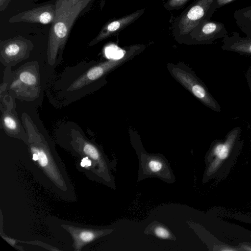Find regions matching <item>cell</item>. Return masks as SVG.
Segmentation results:
<instances>
[{
  "label": "cell",
  "mask_w": 251,
  "mask_h": 251,
  "mask_svg": "<svg viewBox=\"0 0 251 251\" xmlns=\"http://www.w3.org/2000/svg\"><path fill=\"white\" fill-rule=\"evenodd\" d=\"M22 121L27 135L26 144L37 180L58 199L75 201V189L52 140L26 114H22Z\"/></svg>",
  "instance_id": "obj_1"
},
{
  "label": "cell",
  "mask_w": 251,
  "mask_h": 251,
  "mask_svg": "<svg viewBox=\"0 0 251 251\" xmlns=\"http://www.w3.org/2000/svg\"><path fill=\"white\" fill-rule=\"evenodd\" d=\"M65 148L76 157V166L79 171L91 180L116 189L112 171L116 168L117 161L110 160L101 146L79 129H72Z\"/></svg>",
  "instance_id": "obj_2"
},
{
  "label": "cell",
  "mask_w": 251,
  "mask_h": 251,
  "mask_svg": "<svg viewBox=\"0 0 251 251\" xmlns=\"http://www.w3.org/2000/svg\"><path fill=\"white\" fill-rule=\"evenodd\" d=\"M92 0H56L55 15L50 29L47 50L50 65H54L62 50L72 25Z\"/></svg>",
  "instance_id": "obj_3"
},
{
  "label": "cell",
  "mask_w": 251,
  "mask_h": 251,
  "mask_svg": "<svg viewBox=\"0 0 251 251\" xmlns=\"http://www.w3.org/2000/svg\"><path fill=\"white\" fill-rule=\"evenodd\" d=\"M7 82L2 86H8L3 89L14 98L25 100H34L39 97L41 93L40 75L38 64L36 62L27 63L17 70L9 74L7 70Z\"/></svg>",
  "instance_id": "obj_4"
},
{
  "label": "cell",
  "mask_w": 251,
  "mask_h": 251,
  "mask_svg": "<svg viewBox=\"0 0 251 251\" xmlns=\"http://www.w3.org/2000/svg\"><path fill=\"white\" fill-rule=\"evenodd\" d=\"M216 8V0H196L174 21L172 31L176 40L186 43L191 32L199 24L208 20Z\"/></svg>",
  "instance_id": "obj_5"
},
{
  "label": "cell",
  "mask_w": 251,
  "mask_h": 251,
  "mask_svg": "<svg viewBox=\"0 0 251 251\" xmlns=\"http://www.w3.org/2000/svg\"><path fill=\"white\" fill-rule=\"evenodd\" d=\"M139 161L137 183L147 178L155 177L168 184L176 177L167 159L162 154L146 152L139 142H132Z\"/></svg>",
  "instance_id": "obj_6"
},
{
  "label": "cell",
  "mask_w": 251,
  "mask_h": 251,
  "mask_svg": "<svg viewBox=\"0 0 251 251\" xmlns=\"http://www.w3.org/2000/svg\"><path fill=\"white\" fill-rule=\"evenodd\" d=\"M168 68L173 77L204 105L215 112L221 111L219 103L205 84L190 70L172 65L168 66Z\"/></svg>",
  "instance_id": "obj_7"
},
{
  "label": "cell",
  "mask_w": 251,
  "mask_h": 251,
  "mask_svg": "<svg viewBox=\"0 0 251 251\" xmlns=\"http://www.w3.org/2000/svg\"><path fill=\"white\" fill-rule=\"evenodd\" d=\"M145 48V46L142 44H136L127 47L126 52L123 58L109 59L107 61L93 66L75 80L69 87L68 90L71 91L77 90L99 79L120 64L141 52Z\"/></svg>",
  "instance_id": "obj_8"
},
{
  "label": "cell",
  "mask_w": 251,
  "mask_h": 251,
  "mask_svg": "<svg viewBox=\"0 0 251 251\" xmlns=\"http://www.w3.org/2000/svg\"><path fill=\"white\" fill-rule=\"evenodd\" d=\"M241 127H236L230 130L224 140H217L213 144L206 156V161L210 163L204 176H210L220 167L222 160L227 159L235 146L239 144Z\"/></svg>",
  "instance_id": "obj_9"
},
{
  "label": "cell",
  "mask_w": 251,
  "mask_h": 251,
  "mask_svg": "<svg viewBox=\"0 0 251 251\" xmlns=\"http://www.w3.org/2000/svg\"><path fill=\"white\" fill-rule=\"evenodd\" d=\"M61 226L72 237L73 247L75 251H81L86 244L107 235L116 230V228L91 227L72 223L63 224Z\"/></svg>",
  "instance_id": "obj_10"
},
{
  "label": "cell",
  "mask_w": 251,
  "mask_h": 251,
  "mask_svg": "<svg viewBox=\"0 0 251 251\" xmlns=\"http://www.w3.org/2000/svg\"><path fill=\"white\" fill-rule=\"evenodd\" d=\"M3 102L6 107L3 109L1 108V127L8 136L21 139L26 144L27 135L23 123H21L18 118L14 100L11 99L7 102L4 98Z\"/></svg>",
  "instance_id": "obj_11"
},
{
  "label": "cell",
  "mask_w": 251,
  "mask_h": 251,
  "mask_svg": "<svg viewBox=\"0 0 251 251\" xmlns=\"http://www.w3.org/2000/svg\"><path fill=\"white\" fill-rule=\"evenodd\" d=\"M31 43L23 39H13L1 46L0 61L8 68H11L26 59L32 49Z\"/></svg>",
  "instance_id": "obj_12"
},
{
  "label": "cell",
  "mask_w": 251,
  "mask_h": 251,
  "mask_svg": "<svg viewBox=\"0 0 251 251\" xmlns=\"http://www.w3.org/2000/svg\"><path fill=\"white\" fill-rule=\"evenodd\" d=\"M144 12L145 9L142 8L106 24L98 36L90 43L89 46L94 45L107 38L118 34L139 19Z\"/></svg>",
  "instance_id": "obj_13"
},
{
  "label": "cell",
  "mask_w": 251,
  "mask_h": 251,
  "mask_svg": "<svg viewBox=\"0 0 251 251\" xmlns=\"http://www.w3.org/2000/svg\"><path fill=\"white\" fill-rule=\"evenodd\" d=\"M224 25L219 22L205 20L199 24L189 34L186 43L209 44L220 37Z\"/></svg>",
  "instance_id": "obj_14"
},
{
  "label": "cell",
  "mask_w": 251,
  "mask_h": 251,
  "mask_svg": "<svg viewBox=\"0 0 251 251\" xmlns=\"http://www.w3.org/2000/svg\"><path fill=\"white\" fill-rule=\"evenodd\" d=\"M55 15V5L46 4L18 14L10 19V22H25L48 24L52 23Z\"/></svg>",
  "instance_id": "obj_15"
},
{
  "label": "cell",
  "mask_w": 251,
  "mask_h": 251,
  "mask_svg": "<svg viewBox=\"0 0 251 251\" xmlns=\"http://www.w3.org/2000/svg\"><path fill=\"white\" fill-rule=\"evenodd\" d=\"M144 232L145 234L153 235L161 240L175 241L176 239L168 227L156 221L149 225Z\"/></svg>",
  "instance_id": "obj_16"
},
{
  "label": "cell",
  "mask_w": 251,
  "mask_h": 251,
  "mask_svg": "<svg viewBox=\"0 0 251 251\" xmlns=\"http://www.w3.org/2000/svg\"><path fill=\"white\" fill-rule=\"evenodd\" d=\"M224 50L251 55V37L227 40L222 46Z\"/></svg>",
  "instance_id": "obj_17"
},
{
  "label": "cell",
  "mask_w": 251,
  "mask_h": 251,
  "mask_svg": "<svg viewBox=\"0 0 251 251\" xmlns=\"http://www.w3.org/2000/svg\"><path fill=\"white\" fill-rule=\"evenodd\" d=\"M190 0H168L163 6L167 10H178L182 8Z\"/></svg>",
  "instance_id": "obj_18"
},
{
  "label": "cell",
  "mask_w": 251,
  "mask_h": 251,
  "mask_svg": "<svg viewBox=\"0 0 251 251\" xmlns=\"http://www.w3.org/2000/svg\"><path fill=\"white\" fill-rule=\"evenodd\" d=\"M235 0H216V8H219Z\"/></svg>",
  "instance_id": "obj_19"
},
{
  "label": "cell",
  "mask_w": 251,
  "mask_h": 251,
  "mask_svg": "<svg viewBox=\"0 0 251 251\" xmlns=\"http://www.w3.org/2000/svg\"><path fill=\"white\" fill-rule=\"evenodd\" d=\"M218 248H219L218 249V250L223 251H236V250H238L234 247H232L228 246H225V245L221 246L220 247L219 246V247H218Z\"/></svg>",
  "instance_id": "obj_20"
},
{
  "label": "cell",
  "mask_w": 251,
  "mask_h": 251,
  "mask_svg": "<svg viewBox=\"0 0 251 251\" xmlns=\"http://www.w3.org/2000/svg\"><path fill=\"white\" fill-rule=\"evenodd\" d=\"M240 247V248L244 251H251V245L250 244H243Z\"/></svg>",
  "instance_id": "obj_21"
},
{
  "label": "cell",
  "mask_w": 251,
  "mask_h": 251,
  "mask_svg": "<svg viewBox=\"0 0 251 251\" xmlns=\"http://www.w3.org/2000/svg\"></svg>",
  "instance_id": "obj_22"
}]
</instances>
